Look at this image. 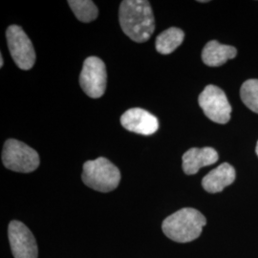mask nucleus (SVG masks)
<instances>
[{"label": "nucleus", "instance_id": "obj_9", "mask_svg": "<svg viewBox=\"0 0 258 258\" xmlns=\"http://www.w3.org/2000/svg\"><path fill=\"white\" fill-rule=\"evenodd\" d=\"M121 125L140 135H152L159 129V120L153 114L142 108H131L120 117Z\"/></svg>", "mask_w": 258, "mask_h": 258}, {"label": "nucleus", "instance_id": "obj_15", "mask_svg": "<svg viewBox=\"0 0 258 258\" xmlns=\"http://www.w3.org/2000/svg\"><path fill=\"white\" fill-rule=\"evenodd\" d=\"M240 96L244 104L258 114V80H248L243 83L240 89Z\"/></svg>", "mask_w": 258, "mask_h": 258}, {"label": "nucleus", "instance_id": "obj_11", "mask_svg": "<svg viewBox=\"0 0 258 258\" xmlns=\"http://www.w3.org/2000/svg\"><path fill=\"white\" fill-rule=\"evenodd\" d=\"M235 180V170L228 163L212 169L202 180L204 189L210 194H218Z\"/></svg>", "mask_w": 258, "mask_h": 258}, {"label": "nucleus", "instance_id": "obj_14", "mask_svg": "<svg viewBox=\"0 0 258 258\" xmlns=\"http://www.w3.org/2000/svg\"><path fill=\"white\" fill-rule=\"evenodd\" d=\"M67 3L73 11L76 18L82 22H91L98 18L99 11L91 0H69Z\"/></svg>", "mask_w": 258, "mask_h": 258}, {"label": "nucleus", "instance_id": "obj_6", "mask_svg": "<svg viewBox=\"0 0 258 258\" xmlns=\"http://www.w3.org/2000/svg\"><path fill=\"white\" fill-rule=\"evenodd\" d=\"M6 38L16 64L22 70H30L36 62V52L26 33L20 26L11 25L6 31Z\"/></svg>", "mask_w": 258, "mask_h": 258}, {"label": "nucleus", "instance_id": "obj_1", "mask_svg": "<svg viewBox=\"0 0 258 258\" xmlns=\"http://www.w3.org/2000/svg\"><path fill=\"white\" fill-rule=\"evenodd\" d=\"M119 20L123 33L135 42L148 41L155 30V19L149 1L123 0Z\"/></svg>", "mask_w": 258, "mask_h": 258}, {"label": "nucleus", "instance_id": "obj_16", "mask_svg": "<svg viewBox=\"0 0 258 258\" xmlns=\"http://www.w3.org/2000/svg\"><path fill=\"white\" fill-rule=\"evenodd\" d=\"M0 61H1V63H0V67H3L4 62H3V56H2V55H0Z\"/></svg>", "mask_w": 258, "mask_h": 258}, {"label": "nucleus", "instance_id": "obj_5", "mask_svg": "<svg viewBox=\"0 0 258 258\" xmlns=\"http://www.w3.org/2000/svg\"><path fill=\"white\" fill-rule=\"evenodd\" d=\"M200 107L210 120L225 124L231 119V106L221 88L208 85L198 98Z\"/></svg>", "mask_w": 258, "mask_h": 258}, {"label": "nucleus", "instance_id": "obj_4", "mask_svg": "<svg viewBox=\"0 0 258 258\" xmlns=\"http://www.w3.org/2000/svg\"><path fill=\"white\" fill-rule=\"evenodd\" d=\"M2 162L10 170L30 173L35 171L39 166V156L35 149L26 144L15 139H9L3 147Z\"/></svg>", "mask_w": 258, "mask_h": 258}, {"label": "nucleus", "instance_id": "obj_8", "mask_svg": "<svg viewBox=\"0 0 258 258\" xmlns=\"http://www.w3.org/2000/svg\"><path fill=\"white\" fill-rule=\"evenodd\" d=\"M10 245L15 258H37L38 250L33 233L21 222L12 221L8 229Z\"/></svg>", "mask_w": 258, "mask_h": 258}, {"label": "nucleus", "instance_id": "obj_7", "mask_svg": "<svg viewBox=\"0 0 258 258\" xmlns=\"http://www.w3.org/2000/svg\"><path fill=\"white\" fill-rule=\"evenodd\" d=\"M107 83L106 67L101 58L89 56L83 62L80 84L84 93L93 99H99L105 92Z\"/></svg>", "mask_w": 258, "mask_h": 258}, {"label": "nucleus", "instance_id": "obj_10", "mask_svg": "<svg viewBox=\"0 0 258 258\" xmlns=\"http://www.w3.org/2000/svg\"><path fill=\"white\" fill-rule=\"evenodd\" d=\"M218 159L219 155L214 148H190L182 158L183 170L186 175H194L201 167L215 164Z\"/></svg>", "mask_w": 258, "mask_h": 258}, {"label": "nucleus", "instance_id": "obj_2", "mask_svg": "<svg viewBox=\"0 0 258 258\" xmlns=\"http://www.w3.org/2000/svg\"><path fill=\"white\" fill-rule=\"evenodd\" d=\"M207 219L199 211L184 208L166 217L162 229L166 237L178 243L197 239L202 233Z\"/></svg>", "mask_w": 258, "mask_h": 258}, {"label": "nucleus", "instance_id": "obj_17", "mask_svg": "<svg viewBox=\"0 0 258 258\" xmlns=\"http://www.w3.org/2000/svg\"><path fill=\"white\" fill-rule=\"evenodd\" d=\"M255 152H256V154H257V156H258V141H257V144H256V149H255Z\"/></svg>", "mask_w": 258, "mask_h": 258}, {"label": "nucleus", "instance_id": "obj_13", "mask_svg": "<svg viewBox=\"0 0 258 258\" xmlns=\"http://www.w3.org/2000/svg\"><path fill=\"white\" fill-rule=\"evenodd\" d=\"M184 33L179 28L171 27L162 32L156 38V50L163 55L174 52L184 41Z\"/></svg>", "mask_w": 258, "mask_h": 258}, {"label": "nucleus", "instance_id": "obj_3", "mask_svg": "<svg viewBox=\"0 0 258 258\" xmlns=\"http://www.w3.org/2000/svg\"><path fill=\"white\" fill-rule=\"evenodd\" d=\"M83 183L100 192H110L120 184V172L106 158L87 161L83 168Z\"/></svg>", "mask_w": 258, "mask_h": 258}, {"label": "nucleus", "instance_id": "obj_12", "mask_svg": "<svg viewBox=\"0 0 258 258\" xmlns=\"http://www.w3.org/2000/svg\"><path fill=\"white\" fill-rule=\"evenodd\" d=\"M237 54L236 48L224 45L216 40L209 41L202 51L204 63L211 67H218L225 64L229 59H232Z\"/></svg>", "mask_w": 258, "mask_h": 258}]
</instances>
